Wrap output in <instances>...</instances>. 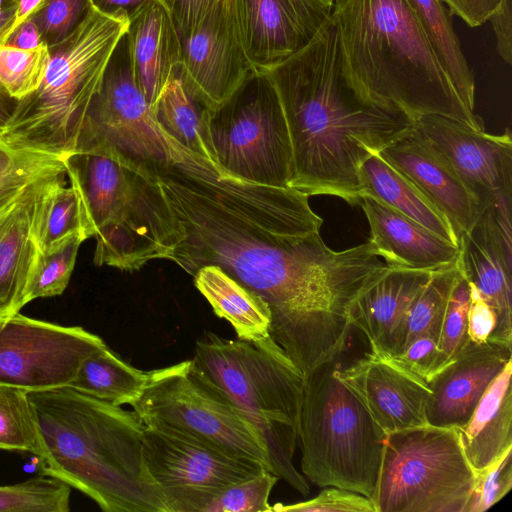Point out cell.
<instances>
[{"label":"cell","instance_id":"cell-1","mask_svg":"<svg viewBox=\"0 0 512 512\" xmlns=\"http://www.w3.org/2000/svg\"><path fill=\"white\" fill-rule=\"evenodd\" d=\"M170 141L171 160L148 168L172 212L166 260L192 276L217 265L259 295L271 337L304 375L336 360L352 301L387 267L374 246L330 249L309 195L231 177Z\"/></svg>","mask_w":512,"mask_h":512},{"label":"cell","instance_id":"cell-2","mask_svg":"<svg viewBox=\"0 0 512 512\" xmlns=\"http://www.w3.org/2000/svg\"><path fill=\"white\" fill-rule=\"evenodd\" d=\"M262 73L276 89L288 126L289 187L359 205L361 164L412 133L415 121L358 89L331 15L308 45Z\"/></svg>","mask_w":512,"mask_h":512},{"label":"cell","instance_id":"cell-3","mask_svg":"<svg viewBox=\"0 0 512 512\" xmlns=\"http://www.w3.org/2000/svg\"><path fill=\"white\" fill-rule=\"evenodd\" d=\"M45 447L41 474L105 512H168L143 457L145 425L133 410L70 386L28 392Z\"/></svg>","mask_w":512,"mask_h":512},{"label":"cell","instance_id":"cell-4","mask_svg":"<svg viewBox=\"0 0 512 512\" xmlns=\"http://www.w3.org/2000/svg\"><path fill=\"white\" fill-rule=\"evenodd\" d=\"M331 16L347 70L365 96L414 121L441 115L485 131L406 0H335Z\"/></svg>","mask_w":512,"mask_h":512},{"label":"cell","instance_id":"cell-5","mask_svg":"<svg viewBox=\"0 0 512 512\" xmlns=\"http://www.w3.org/2000/svg\"><path fill=\"white\" fill-rule=\"evenodd\" d=\"M80 199L94 263L137 271L166 259L172 212L153 173L118 156L74 151L62 159Z\"/></svg>","mask_w":512,"mask_h":512},{"label":"cell","instance_id":"cell-6","mask_svg":"<svg viewBox=\"0 0 512 512\" xmlns=\"http://www.w3.org/2000/svg\"><path fill=\"white\" fill-rule=\"evenodd\" d=\"M191 360L255 427L271 472L308 495L307 479L293 462L305 376L285 351L271 336L249 342L208 333L196 342Z\"/></svg>","mask_w":512,"mask_h":512},{"label":"cell","instance_id":"cell-7","mask_svg":"<svg viewBox=\"0 0 512 512\" xmlns=\"http://www.w3.org/2000/svg\"><path fill=\"white\" fill-rule=\"evenodd\" d=\"M129 20L90 5L84 19L60 43L48 47L39 87L19 100L0 137L10 146L62 159L76 150L88 109Z\"/></svg>","mask_w":512,"mask_h":512},{"label":"cell","instance_id":"cell-8","mask_svg":"<svg viewBox=\"0 0 512 512\" xmlns=\"http://www.w3.org/2000/svg\"><path fill=\"white\" fill-rule=\"evenodd\" d=\"M338 367L334 360L304 375L301 473L320 488L338 487L372 500L386 433L339 380Z\"/></svg>","mask_w":512,"mask_h":512},{"label":"cell","instance_id":"cell-9","mask_svg":"<svg viewBox=\"0 0 512 512\" xmlns=\"http://www.w3.org/2000/svg\"><path fill=\"white\" fill-rule=\"evenodd\" d=\"M475 473L455 427L425 426L386 434L375 512H463Z\"/></svg>","mask_w":512,"mask_h":512},{"label":"cell","instance_id":"cell-10","mask_svg":"<svg viewBox=\"0 0 512 512\" xmlns=\"http://www.w3.org/2000/svg\"><path fill=\"white\" fill-rule=\"evenodd\" d=\"M132 407L147 427L178 432L271 472L260 434L191 359L149 371Z\"/></svg>","mask_w":512,"mask_h":512},{"label":"cell","instance_id":"cell-11","mask_svg":"<svg viewBox=\"0 0 512 512\" xmlns=\"http://www.w3.org/2000/svg\"><path fill=\"white\" fill-rule=\"evenodd\" d=\"M208 129L220 170L250 183L287 188L292 147L284 111L271 80L253 72L219 106Z\"/></svg>","mask_w":512,"mask_h":512},{"label":"cell","instance_id":"cell-12","mask_svg":"<svg viewBox=\"0 0 512 512\" xmlns=\"http://www.w3.org/2000/svg\"><path fill=\"white\" fill-rule=\"evenodd\" d=\"M75 151L105 152L146 169L172 158L171 142L135 80L125 35L109 60Z\"/></svg>","mask_w":512,"mask_h":512},{"label":"cell","instance_id":"cell-13","mask_svg":"<svg viewBox=\"0 0 512 512\" xmlns=\"http://www.w3.org/2000/svg\"><path fill=\"white\" fill-rule=\"evenodd\" d=\"M142 450L168 512H202L228 487L266 470L165 428L145 426Z\"/></svg>","mask_w":512,"mask_h":512},{"label":"cell","instance_id":"cell-14","mask_svg":"<svg viewBox=\"0 0 512 512\" xmlns=\"http://www.w3.org/2000/svg\"><path fill=\"white\" fill-rule=\"evenodd\" d=\"M106 346L80 326L20 313L0 318V385L28 392L69 386L83 360Z\"/></svg>","mask_w":512,"mask_h":512},{"label":"cell","instance_id":"cell-15","mask_svg":"<svg viewBox=\"0 0 512 512\" xmlns=\"http://www.w3.org/2000/svg\"><path fill=\"white\" fill-rule=\"evenodd\" d=\"M414 132L461 179L482 208L503 195H512V139L477 131L441 115L415 121Z\"/></svg>","mask_w":512,"mask_h":512},{"label":"cell","instance_id":"cell-16","mask_svg":"<svg viewBox=\"0 0 512 512\" xmlns=\"http://www.w3.org/2000/svg\"><path fill=\"white\" fill-rule=\"evenodd\" d=\"M253 72L240 39L233 0L220 1L181 40L179 76L209 109L228 99Z\"/></svg>","mask_w":512,"mask_h":512},{"label":"cell","instance_id":"cell-17","mask_svg":"<svg viewBox=\"0 0 512 512\" xmlns=\"http://www.w3.org/2000/svg\"><path fill=\"white\" fill-rule=\"evenodd\" d=\"M335 0H233L245 54L265 72L308 45L331 15Z\"/></svg>","mask_w":512,"mask_h":512},{"label":"cell","instance_id":"cell-18","mask_svg":"<svg viewBox=\"0 0 512 512\" xmlns=\"http://www.w3.org/2000/svg\"><path fill=\"white\" fill-rule=\"evenodd\" d=\"M336 374L386 434L428 424V383L390 356L366 353Z\"/></svg>","mask_w":512,"mask_h":512},{"label":"cell","instance_id":"cell-19","mask_svg":"<svg viewBox=\"0 0 512 512\" xmlns=\"http://www.w3.org/2000/svg\"><path fill=\"white\" fill-rule=\"evenodd\" d=\"M66 171L29 182L21 193L0 210V318L19 313L41 250L38 224L47 193Z\"/></svg>","mask_w":512,"mask_h":512},{"label":"cell","instance_id":"cell-20","mask_svg":"<svg viewBox=\"0 0 512 512\" xmlns=\"http://www.w3.org/2000/svg\"><path fill=\"white\" fill-rule=\"evenodd\" d=\"M512 360V348L493 342L466 343L429 383L426 418L430 425L460 427L471 416L490 383Z\"/></svg>","mask_w":512,"mask_h":512},{"label":"cell","instance_id":"cell-21","mask_svg":"<svg viewBox=\"0 0 512 512\" xmlns=\"http://www.w3.org/2000/svg\"><path fill=\"white\" fill-rule=\"evenodd\" d=\"M379 154L448 220L458 240L471 229L483 210L478 199L414 131Z\"/></svg>","mask_w":512,"mask_h":512},{"label":"cell","instance_id":"cell-22","mask_svg":"<svg viewBox=\"0 0 512 512\" xmlns=\"http://www.w3.org/2000/svg\"><path fill=\"white\" fill-rule=\"evenodd\" d=\"M456 260L463 277L496 311L493 343L512 348L511 243L499 232L488 206L470 230L459 236Z\"/></svg>","mask_w":512,"mask_h":512},{"label":"cell","instance_id":"cell-23","mask_svg":"<svg viewBox=\"0 0 512 512\" xmlns=\"http://www.w3.org/2000/svg\"><path fill=\"white\" fill-rule=\"evenodd\" d=\"M359 205L370 227L369 242L388 266L436 271L456 263L459 246L447 241L375 197Z\"/></svg>","mask_w":512,"mask_h":512},{"label":"cell","instance_id":"cell-24","mask_svg":"<svg viewBox=\"0 0 512 512\" xmlns=\"http://www.w3.org/2000/svg\"><path fill=\"white\" fill-rule=\"evenodd\" d=\"M135 80L151 109L166 84L179 73L181 40L161 0H150L125 33Z\"/></svg>","mask_w":512,"mask_h":512},{"label":"cell","instance_id":"cell-25","mask_svg":"<svg viewBox=\"0 0 512 512\" xmlns=\"http://www.w3.org/2000/svg\"><path fill=\"white\" fill-rule=\"evenodd\" d=\"M432 272L387 265L357 294L350 305L349 318L353 328L368 340L371 352L389 354L395 330Z\"/></svg>","mask_w":512,"mask_h":512},{"label":"cell","instance_id":"cell-26","mask_svg":"<svg viewBox=\"0 0 512 512\" xmlns=\"http://www.w3.org/2000/svg\"><path fill=\"white\" fill-rule=\"evenodd\" d=\"M512 360L483 393L457 432L465 457L477 474L512 448Z\"/></svg>","mask_w":512,"mask_h":512},{"label":"cell","instance_id":"cell-27","mask_svg":"<svg viewBox=\"0 0 512 512\" xmlns=\"http://www.w3.org/2000/svg\"><path fill=\"white\" fill-rule=\"evenodd\" d=\"M194 284L214 313L228 321L238 339L259 342L270 337L271 311L268 304L217 265H204Z\"/></svg>","mask_w":512,"mask_h":512},{"label":"cell","instance_id":"cell-28","mask_svg":"<svg viewBox=\"0 0 512 512\" xmlns=\"http://www.w3.org/2000/svg\"><path fill=\"white\" fill-rule=\"evenodd\" d=\"M359 174L364 195L375 197L437 236L458 245L459 240L448 220L379 153L370 155L361 164Z\"/></svg>","mask_w":512,"mask_h":512},{"label":"cell","instance_id":"cell-29","mask_svg":"<svg viewBox=\"0 0 512 512\" xmlns=\"http://www.w3.org/2000/svg\"><path fill=\"white\" fill-rule=\"evenodd\" d=\"M208 111L187 89L179 73L166 84L152 107L156 124L168 139L216 163Z\"/></svg>","mask_w":512,"mask_h":512},{"label":"cell","instance_id":"cell-30","mask_svg":"<svg viewBox=\"0 0 512 512\" xmlns=\"http://www.w3.org/2000/svg\"><path fill=\"white\" fill-rule=\"evenodd\" d=\"M149 371L123 361L108 346L99 349L81 363L70 387L114 405H133L141 397Z\"/></svg>","mask_w":512,"mask_h":512},{"label":"cell","instance_id":"cell-31","mask_svg":"<svg viewBox=\"0 0 512 512\" xmlns=\"http://www.w3.org/2000/svg\"><path fill=\"white\" fill-rule=\"evenodd\" d=\"M428 37L442 67L465 104L475 108V81L441 0H406Z\"/></svg>","mask_w":512,"mask_h":512},{"label":"cell","instance_id":"cell-32","mask_svg":"<svg viewBox=\"0 0 512 512\" xmlns=\"http://www.w3.org/2000/svg\"><path fill=\"white\" fill-rule=\"evenodd\" d=\"M460 274L457 263L432 272L395 330L387 356L399 353L419 336L430 334L438 339L451 291Z\"/></svg>","mask_w":512,"mask_h":512},{"label":"cell","instance_id":"cell-33","mask_svg":"<svg viewBox=\"0 0 512 512\" xmlns=\"http://www.w3.org/2000/svg\"><path fill=\"white\" fill-rule=\"evenodd\" d=\"M62 175L50 187L45 198L39 224L38 242L41 252H51L74 236L88 239L80 199Z\"/></svg>","mask_w":512,"mask_h":512},{"label":"cell","instance_id":"cell-34","mask_svg":"<svg viewBox=\"0 0 512 512\" xmlns=\"http://www.w3.org/2000/svg\"><path fill=\"white\" fill-rule=\"evenodd\" d=\"M0 450L26 452L37 461L46 451L28 391L0 385Z\"/></svg>","mask_w":512,"mask_h":512},{"label":"cell","instance_id":"cell-35","mask_svg":"<svg viewBox=\"0 0 512 512\" xmlns=\"http://www.w3.org/2000/svg\"><path fill=\"white\" fill-rule=\"evenodd\" d=\"M71 487L37 474L12 485L0 486V512H68Z\"/></svg>","mask_w":512,"mask_h":512},{"label":"cell","instance_id":"cell-36","mask_svg":"<svg viewBox=\"0 0 512 512\" xmlns=\"http://www.w3.org/2000/svg\"><path fill=\"white\" fill-rule=\"evenodd\" d=\"M46 44L33 49L0 45V82L9 94L20 100L40 85L49 61Z\"/></svg>","mask_w":512,"mask_h":512},{"label":"cell","instance_id":"cell-37","mask_svg":"<svg viewBox=\"0 0 512 512\" xmlns=\"http://www.w3.org/2000/svg\"><path fill=\"white\" fill-rule=\"evenodd\" d=\"M84 240L81 236H74L57 249L40 253L27 291V304L37 298L61 295L65 291L75 266L78 249Z\"/></svg>","mask_w":512,"mask_h":512},{"label":"cell","instance_id":"cell-38","mask_svg":"<svg viewBox=\"0 0 512 512\" xmlns=\"http://www.w3.org/2000/svg\"><path fill=\"white\" fill-rule=\"evenodd\" d=\"M278 477L268 470L224 490L202 512H270V493Z\"/></svg>","mask_w":512,"mask_h":512},{"label":"cell","instance_id":"cell-39","mask_svg":"<svg viewBox=\"0 0 512 512\" xmlns=\"http://www.w3.org/2000/svg\"><path fill=\"white\" fill-rule=\"evenodd\" d=\"M469 300L468 281L460 274L451 291L438 337V345L450 361L469 341L467 335Z\"/></svg>","mask_w":512,"mask_h":512},{"label":"cell","instance_id":"cell-40","mask_svg":"<svg viewBox=\"0 0 512 512\" xmlns=\"http://www.w3.org/2000/svg\"><path fill=\"white\" fill-rule=\"evenodd\" d=\"M89 9V0H46L32 19L44 43L51 47L68 37Z\"/></svg>","mask_w":512,"mask_h":512},{"label":"cell","instance_id":"cell-41","mask_svg":"<svg viewBox=\"0 0 512 512\" xmlns=\"http://www.w3.org/2000/svg\"><path fill=\"white\" fill-rule=\"evenodd\" d=\"M512 487V448L475 475L463 512H484L498 503Z\"/></svg>","mask_w":512,"mask_h":512},{"label":"cell","instance_id":"cell-42","mask_svg":"<svg viewBox=\"0 0 512 512\" xmlns=\"http://www.w3.org/2000/svg\"><path fill=\"white\" fill-rule=\"evenodd\" d=\"M65 170L60 158L16 149L0 137V185Z\"/></svg>","mask_w":512,"mask_h":512},{"label":"cell","instance_id":"cell-43","mask_svg":"<svg viewBox=\"0 0 512 512\" xmlns=\"http://www.w3.org/2000/svg\"><path fill=\"white\" fill-rule=\"evenodd\" d=\"M270 512H375L371 500L359 493L324 487L314 498L294 504L277 503Z\"/></svg>","mask_w":512,"mask_h":512},{"label":"cell","instance_id":"cell-44","mask_svg":"<svg viewBox=\"0 0 512 512\" xmlns=\"http://www.w3.org/2000/svg\"><path fill=\"white\" fill-rule=\"evenodd\" d=\"M390 357L427 383L451 362L440 349L438 339L430 334L413 339L402 351Z\"/></svg>","mask_w":512,"mask_h":512},{"label":"cell","instance_id":"cell-45","mask_svg":"<svg viewBox=\"0 0 512 512\" xmlns=\"http://www.w3.org/2000/svg\"><path fill=\"white\" fill-rule=\"evenodd\" d=\"M470 300L467 314V335L470 342L483 344L492 342L495 336L498 315L484 300L476 287L468 282Z\"/></svg>","mask_w":512,"mask_h":512},{"label":"cell","instance_id":"cell-46","mask_svg":"<svg viewBox=\"0 0 512 512\" xmlns=\"http://www.w3.org/2000/svg\"><path fill=\"white\" fill-rule=\"evenodd\" d=\"M173 21L180 40L191 34L222 0H161Z\"/></svg>","mask_w":512,"mask_h":512},{"label":"cell","instance_id":"cell-47","mask_svg":"<svg viewBox=\"0 0 512 512\" xmlns=\"http://www.w3.org/2000/svg\"><path fill=\"white\" fill-rule=\"evenodd\" d=\"M512 0H502L497 9L490 15L495 38L496 49L501 58L508 64L512 62Z\"/></svg>","mask_w":512,"mask_h":512},{"label":"cell","instance_id":"cell-48","mask_svg":"<svg viewBox=\"0 0 512 512\" xmlns=\"http://www.w3.org/2000/svg\"><path fill=\"white\" fill-rule=\"evenodd\" d=\"M449 7L450 13L460 17L470 27L485 23L502 0H441Z\"/></svg>","mask_w":512,"mask_h":512},{"label":"cell","instance_id":"cell-49","mask_svg":"<svg viewBox=\"0 0 512 512\" xmlns=\"http://www.w3.org/2000/svg\"><path fill=\"white\" fill-rule=\"evenodd\" d=\"M150 0H89L91 6L112 16L130 20Z\"/></svg>","mask_w":512,"mask_h":512},{"label":"cell","instance_id":"cell-50","mask_svg":"<svg viewBox=\"0 0 512 512\" xmlns=\"http://www.w3.org/2000/svg\"><path fill=\"white\" fill-rule=\"evenodd\" d=\"M6 44L20 49H33L45 43L38 26L30 18L14 30Z\"/></svg>","mask_w":512,"mask_h":512},{"label":"cell","instance_id":"cell-51","mask_svg":"<svg viewBox=\"0 0 512 512\" xmlns=\"http://www.w3.org/2000/svg\"><path fill=\"white\" fill-rule=\"evenodd\" d=\"M19 100L12 97L0 82V136L11 122Z\"/></svg>","mask_w":512,"mask_h":512},{"label":"cell","instance_id":"cell-52","mask_svg":"<svg viewBox=\"0 0 512 512\" xmlns=\"http://www.w3.org/2000/svg\"><path fill=\"white\" fill-rule=\"evenodd\" d=\"M45 2L46 0H14L15 16L12 33L19 25L32 18Z\"/></svg>","mask_w":512,"mask_h":512},{"label":"cell","instance_id":"cell-53","mask_svg":"<svg viewBox=\"0 0 512 512\" xmlns=\"http://www.w3.org/2000/svg\"><path fill=\"white\" fill-rule=\"evenodd\" d=\"M14 0H0V45L6 44L14 23Z\"/></svg>","mask_w":512,"mask_h":512},{"label":"cell","instance_id":"cell-54","mask_svg":"<svg viewBox=\"0 0 512 512\" xmlns=\"http://www.w3.org/2000/svg\"><path fill=\"white\" fill-rule=\"evenodd\" d=\"M31 181L20 180L0 185V210L12 202Z\"/></svg>","mask_w":512,"mask_h":512}]
</instances>
